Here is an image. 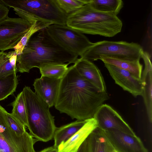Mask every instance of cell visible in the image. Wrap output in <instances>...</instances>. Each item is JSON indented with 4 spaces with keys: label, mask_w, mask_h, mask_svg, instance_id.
Returning <instances> with one entry per match:
<instances>
[{
    "label": "cell",
    "mask_w": 152,
    "mask_h": 152,
    "mask_svg": "<svg viewBox=\"0 0 152 152\" xmlns=\"http://www.w3.org/2000/svg\"><path fill=\"white\" fill-rule=\"evenodd\" d=\"M143 51L137 43L104 40L94 43L80 57L92 62L104 57L135 61H140Z\"/></svg>",
    "instance_id": "8992f818"
},
{
    "label": "cell",
    "mask_w": 152,
    "mask_h": 152,
    "mask_svg": "<svg viewBox=\"0 0 152 152\" xmlns=\"http://www.w3.org/2000/svg\"><path fill=\"white\" fill-rule=\"evenodd\" d=\"M31 25L38 21L66 25V15L54 0H0Z\"/></svg>",
    "instance_id": "5b68a950"
},
{
    "label": "cell",
    "mask_w": 152,
    "mask_h": 152,
    "mask_svg": "<svg viewBox=\"0 0 152 152\" xmlns=\"http://www.w3.org/2000/svg\"><path fill=\"white\" fill-rule=\"evenodd\" d=\"M85 141L86 152H112L114 150L104 131L98 127L91 132Z\"/></svg>",
    "instance_id": "2e32d148"
},
{
    "label": "cell",
    "mask_w": 152,
    "mask_h": 152,
    "mask_svg": "<svg viewBox=\"0 0 152 152\" xmlns=\"http://www.w3.org/2000/svg\"><path fill=\"white\" fill-rule=\"evenodd\" d=\"M100 60L104 63L129 71L138 79L141 78L143 65L140 61H129L109 57L103 58Z\"/></svg>",
    "instance_id": "d6986e66"
},
{
    "label": "cell",
    "mask_w": 152,
    "mask_h": 152,
    "mask_svg": "<svg viewBox=\"0 0 152 152\" xmlns=\"http://www.w3.org/2000/svg\"><path fill=\"white\" fill-rule=\"evenodd\" d=\"M9 12V7L0 1V21L8 17V14Z\"/></svg>",
    "instance_id": "4316f807"
},
{
    "label": "cell",
    "mask_w": 152,
    "mask_h": 152,
    "mask_svg": "<svg viewBox=\"0 0 152 152\" xmlns=\"http://www.w3.org/2000/svg\"><path fill=\"white\" fill-rule=\"evenodd\" d=\"M47 27L34 34L18 56L17 72H29L33 68H39L45 63L74 64L78 58L77 56L61 46L51 36Z\"/></svg>",
    "instance_id": "7a4b0ae2"
},
{
    "label": "cell",
    "mask_w": 152,
    "mask_h": 152,
    "mask_svg": "<svg viewBox=\"0 0 152 152\" xmlns=\"http://www.w3.org/2000/svg\"><path fill=\"white\" fill-rule=\"evenodd\" d=\"M7 111L0 104V152H36L34 145L38 141L27 131L18 132L10 125Z\"/></svg>",
    "instance_id": "52a82bcc"
},
{
    "label": "cell",
    "mask_w": 152,
    "mask_h": 152,
    "mask_svg": "<svg viewBox=\"0 0 152 152\" xmlns=\"http://www.w3.org/2000/svg\"><path fill=\"white\" fill-rule=\"evenodd\" d=\"M141 79L144 83L142 96L145 104L149 121L151 124L152 120V71H142Z\"/></svg>",
    "instance_id": "ffe728a7"
},
{
    "label": "cell",
    "mask_w": 152,
    "mask_h": 152,
    "mask_svg": "<svg viewBox=\"0 0 152 152\" xmlns=\"http://www.w3.org/2000/svg\"><path fill=\"white\" fill-rule=\"evenodd\" d=\"M11 104L12 107V114L28 128L26 107L22 91L17 95Z\"/></svg>",
    "instance_id": "cb8c5ba5"
},
{
    "label": "cell",
    "mask_w": 152,
    "mask_h": 152,
    "mask_svg": "<svg viewBox=\"0 0 152 152\" xmlns=\"http://www.w3.org/2000/svg\"><path fill=\"white\" fill-rule=\"evenodd\" d=\"M108 141L117 152H148L140 139L116 130L104 131Z\"/></svg>",
    "instance_id": "8fae6325"
},
{
    "label": "cell",
    "mask_w": 152,
    "mask_h": 152,
    "mask_svg": "<svg viewBox=\"0 0 152 152\" xmlns=\"http://www.w3.org/2000/svg\"><path fill=\"white\" fill-rule=\"evenodd\" d=\"M104 64L116 84L134 97L142 96L144 83L141 79L136 78L126 70L107 63Z\"/></svg>",
    "instance_id": "7c38bea8"
},
{
    "label": "cell",
    "mask_w": 152,
    "mask_h": 152,
    "mask_svg": "<svg viewBox=\"0 0 152 152\" xmlns=\"http://www.w3.org/2000/svg\"><path fill=\"white\" fill-rule=\"evenodd\" d=\"M61 79L41 76L34 80L35 92L49 108L55 104Z\"/></svg>",
    "instance_id": "4fadbf2b"
},
{
    "label": "cell",
    "mask_w": 152,
    "mask_h": 152,
    "mask_svg": "<svg viewBox=\"0 0 152 152\" xmlns=\"http://www.w3.org/2000/svg\"><path fill=\"white\" fill-rule=\"evenodd\" d=\"M22 91L29 134L38 141L52 140L57 127L49 107L30 87L25 86Z\"/></svg>",
    "instance_id": "277c9868"
},
{
    "label": "cell",
    "mask_w": 152,
    "mask_h": 152,
    "mask_svg": "<svg viewBox=\"0 0 152 152\" xmlns=\"http://www.w3.org/2000/svg\"><path fill=\"white\" fill-rule=\"evenodd\" d=\"M86 121V120H77L57 128L53 136L54 140L53 146L57 149L61 143L66 141L78 131L83 126Z\"/></svg>",
    "instance_id": "e0dca14e"
},
{
    "label": "cell",
    "mask_w": 152,
    "mask_h": 152,
    "mask_svg": "<svg viewBox=\"0 0 152 152\" xmlns=\"http://www.w3.org/2000/svg\"><path fill=\"white\" fill-rule=\"evenodd\" d=\"M98 127L95 119L86 120L83 126L66 141L58 146V152H77L80 147L91 132Z\"/></svg>",
    "instance_id": "9a60e30c"
},
{
    "label": "cell",
    "mask_w": 152,
    "mask_h": 152,
    "mask_svg": "<svg viewBox=\"0 0 152 152\" xmlns=\"http://www.w3.org/2000/svg\"><path fill=\"white\" fill-rule=\"evenodd\" d=\"M38 152H58V149L53 145L45 148Z\"/></svg>",
    "instance_id": "83f0119b"
},
{
    "label": "cell",
    "mask_w": 152,
    "mask_h": 152,
    "mask_svg": "<svg viewBox=\"0 0 152 152\" xmlns=\"http://www.w3.org/2000/svg\"><path fill=\"white\" fill-rule=\"evenodd\" d=\"M50 25L51 24L39 21L37 22L32 25L29 30L13 48L18 56L21 54L27 42L34 34Z\"/></svg>",
    "instance_id": "d4e9b609"
},
{
    "label": "cell",
    "mask_w": 152,
    "mask_h": 152,
    "mask_svg": "<svg viewBox=\"0 0 152 152\" xmlns=\"http://www.w3.org/2000/svg\"><path fill=\"white\" fill-rule=\"evenodd\" d=\"M88 4L97 11L112 12L116 15L124 6L121 0H88Z\"/></svg>",
    "instance_id": "7402d4cb"
},
{
    "label": "cell",
    "mask_w": 152,
    "mask_h": 152,
    "mask_svg": "<svg viewBox=\"0 0 152 152\" xmlns=\"http://www.w3.org/2000/svg\"><path fill=\"white\" fill-rule=\"evenodd\" d=\"M94 118L98 127L103 131L116 130L136 135L120 115L108 104H102L96 113Z\"/></svg>",
    "instance_id": "30bf717a"
},
{
    "label": "cell",
    "mask_w": 152,
    "mask_h": 152,
    "mask_svg": "<svg viewBox=\"0 0 152 152\" xmlns=\"http://www.w3.org/2000/svg\"><path fill=\"white\" fill-rule=\"evenodd\" d=\"M80 75L100 91H106L104 78L99 69L93 62L80 57L73 65Z\"/></svg>",
    "instance_id": "5bb4252c"
},
{
    "label": "cell",
    "mask_w": 152,
    "mask_h": 152,
    "mask_svg": "<svg viewBox=\"0 0 152 152\" xmlns=\"http://www.w3.org/2000/svg\"><path fill=\"white\" fill-rule=\"evenodd\" d=\"M58 7L68 15L88 4V0H54Z\"/></svg>",
    "instance_id": "484cf974"
},
{
    "label": "cell",
    "mask_w": 152,
    "mask_h": 152,
    "mask_svg": "<svg viewBox=\"0 0 152 152\" xmlns=\"http://www.w3.org/2000/svg\"><path fill=\"white\" fill-rule=\"evenodd\" d=\"M77 152H86L85 140L80 147Z\"/></svg>",
    "instance_id": "f1b7e54d"
},
{
    "label": "cell",
    "mask_w": 152,
    "mask_h": 152,
    "mask_svg": "<svg viewBox=\"0 0 152 152\" xmlns=\"http://www.w3.org/2000/svg\"><path fill=\"white\" fill-rule=\"evenodd\" d=\"M14 73L6 77L0 78V101L13 94L18 84V75Z\"/></svg>",
    "instance_id": "603a6c76"
},
{
    "label": "cell",
    "mask_w": 152,
    "mask_h": 152,
    "mask_svg": "<svg viewBox=\"0 0 152 152\" xmlns=\"http://www.w3.org/2000/svg\"><path fill=\"white\" fill-rule=\"evenodd\" d=\"M31 25L20 18L9 17L0 21V50L14 48Z\"/></svg>",
    "instance_id": "9c48e42d"
},
{
    "label": "cell",
    "mask_w": 152,
    "mask_h": 152,
    "mask_svg": "<svg viewBox=\"0 0 152 152\" xmlns=\"http://www.w3.org/2000/svg\"><path fill=\"white\" fill-rule=\"evenodd\" d=\"M67 63H48L41 65L39 69L41 76L61 79L68 71Z\"/></svg>",
    "instance_id": "44dd1931"
},
{
    "label": "cell",
    "mask_w": 152,
    "mask_h": 152,
    "mask_svg": "<svg viewBox=\"0 0 152 152\" xmlns=\"http://www.w3.org/2000/svg\"><path fill=\"white\" fill-rule=\"evenodd\" d=\"M53 38L63 48L81 57L94 43L83 34L66 25L51 24L47 27Z\"/></svg>",
    "instance_id": "ba28073f"
},
{
    "label": "cell",
    "mask_w": 152,
    "mask_h": 152,
    "mask_svg": "<svg viewBox=\"0 0 152 152\" xmlns=\"http://www.w3.org/2000/svg\"><path fill=\"white\" fill-rule=\"evenodd\" d=\"M66 24L83 34L107 37L121 32L123 25L114 13L97 11L89 4L67 15Z\"/></svg>",
    "instance_id": "3957f363"
},
{
    "label": "cell",
    "mask_w": 152,
    "mask_h": 152,
    "mask_svg": "<svg viewBox=\"0 0 152 152\" xmlns=\"http://www.w3.org/2000/svg\"><path fill=\"white\" fill-rule=\"evenodd\" d=\"M112 152H117L114 149Z\"/></svg>",
    "instance_id": "f546056e"
},
{
    "label": "cell",
    "mask_w": 152,
    "mask_h": 152,
    "mask_svg": "<svg viewBox=\"0 0 152 152\" xmlns=\"http://www.w3.org/2000/svg\"><path fill=\"white\" fill-rule=\"evenodd\" d=\"M109 98L82 77L73 65L61 79L55 108L72 119L85 121L94 118L96 113Z\"/></svg>",
    "instance_id": "6da1fadb"
},
{
    "label": "cell",
    "mask_w": 152,
    "mask_h": 152,
    "mask_svg": "<svg viewBox=\"0 0 152 152\" xmlns=\"http://www.w3.org/2000/svg\"><path fill=\"white\" fill-rule=\"evenodd\" d=\"M17 56L15 50L8 53L0 52V78L6 77L17 73Z\"/></svg>",
    "instance_id": "ac0fdd59"
}]
</instances>
